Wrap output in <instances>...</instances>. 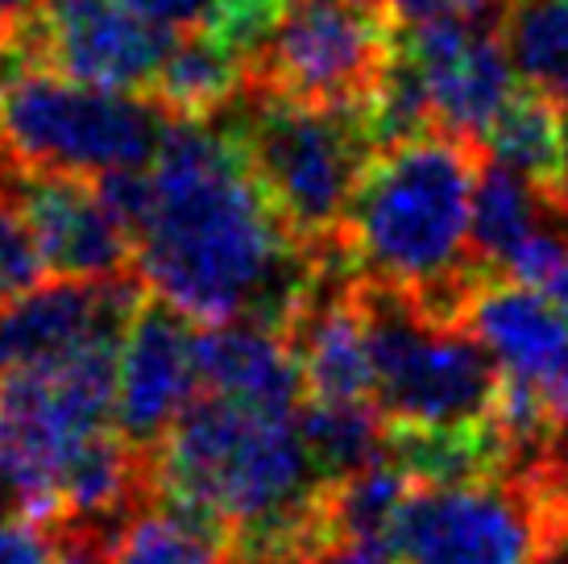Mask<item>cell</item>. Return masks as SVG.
<instances>
[{"instance_id": "obj_4", "label": "cell", "mask_w": 568, "mask_h": 564, "mask_svg": "<svg viewBox=\"0 0 568 564\" xmlns=\"http://www.w3.org/2000/svg\"><path fill=\"white\" fill-rule=\"evenodd\" d=\"M133 315H112L75 353L0 377V482L17 511L59 523L83 449L116 427V361Z\"/></svg>"}, {"instance_id": "obj_2", "label": "cell", "mask_w": 568, "mask_h": 564, "mask_svg": "<svg viewBox=\"0 0 568 564\" xmlns=\"http://www.w3.org/2000/svg\"><path fill=\"white\" fill-rule=\"evenodd\" d=\"M477 167V141L436 129L374 154L345 216L357 274L410 291L436 324H465L474 291L494 279L469 250Z\"/></svg>"}, {"instance_id": "obj_20", "label": "cell", "mask_w": 568, "mask_h": 564, "mask_svg": "<svg viewBox=\"0 0 568 564\" xmlns=\"http://www.w3.org/2000/svg\"><path fill=\"white\" fill-rule=\"evenodd\" d=\"M295 420L324 482H336L386 453L390 420L374 399H307Z\"/></svg>"}, {"instance_id": "obj_10", "label": "cell", "mask_w": 568, "mask_h": 564, "mask_svg": "<svg viewBox=\"0 0 568 564\" xmlns=\"http://www.w3.org/2000/svg\"><path fill=\"white\" fill-rule=\"evenodd\" d=\"M38 67L116 92H154L174 33L125 0H47L26 17Z\"/></svg>"}, {"instance_id": "obj_12", "label": "cell", "mask_w": 568, "mask_h": 564, "mask_svg": "<svg viewBox=\"0 0 568 564\" xmlns=\"http://www.w3.org/2000/svg\"><path fill=\"white\" fill-rule=\"evenodd\" d=\"M398 42L419 67L436 104V121L453 138L481 141L489 121L519 88L503 26L448 13L427 26L398 30Z\"/></svg>"}, {"instance_id": "obj_32", "label": "cell", "mask_w": 568, "mask_h": 564, "mask_svg": "<svg viewBox=\"0 0 568 564\" xmlns=\"http://www.w3.org/2000/svg\"><path fill=\"white\" fill-rule=\"evenodd\" d=\"M515 0H453V9L460 17H469V21H489V26H503L506 9H510Z\"/></svg>"}, {"instance_id": "obj_1", "label": "cell", "mask_w": 568, "mask_h": 564, "mask_svg": "<svg viewBox=\"0 0 568 564\" xmlns=\"http://www.w3.org/2000/svg\"><path fill=\"white\" fill-rule=\"evenodd\" d=\"M150 188V212L133 229V270L145 286L200 324L291 329L316 282V258L257 183L224 112L174 117Z\"/></svg>"}, {"instance_id": "obj_6", "label": "cell", "mask_w": 568, "mask_h": 564, "mask_svg": "<svg viewBox=\"0 0 568 564\" xmlns=\"http://www.w3.org/2000/svg\"><path fill=\"white\" fill-rule=\"evenodd\" d=\"M171 125L159 95L80 83L50 67H26L0 95V154L26 171L100 179L145 167Z\"/></svg>"}, {"instance_id": "obj_28", "label": "cell", "mask_w": 568, "mask_h": 564, "mask_svg": "<svg viewBox=\"0 0 568 564\" xmlns=\"http://www.w3.org/2000/svg\"><path fill=\"white\" fill-rule=\"evenodd\" d=\"M129 9H138L145 21H154L162 30L171 33H191V30H204L207 9L212 0H125Z\"/></svg>"}, {"instance_id": "obj_19", "label": "cell", "mask_w": 568, "mask_h": 564, "mask_svg": "<svg viewBox=\"0 0 568 564\" xmlns=\"http://www.w3.org/2000/svg\"><path fill=\"white\" fill-rule=\"evenodd\" d=\"M250 88V63L237 50L216 42L212 33H195L191 38H174L166 50L154 92L174 117H216L229 104H237L241 92Z\"/></svg>"}, {"instance_id": "obj_24", "label": "cell", "mask_w": 568, "mask_h": 564, "mask_svg": "<svg viewBox=\"0 0 568 564\" xmlns=\"http://www.w3.org/2000/svg\"><path fill=\"white\" fill-rule=\"evenodd\" d=\"M365 129H369V138L378 145V154L440 129L432 92H427L415 59L403 50V42H395V54H390V63L382 71L378 88L365 100Z\"/></svg>"}, {"instance_id": "obj_13", "label": "cell", "mask_w": 568, "mask_h": 564, "mask_svg": "<svg viewBox=\"0 0 568 564\" xmlns=\"http://www.w3.org/2000/svg\"><path fill=\"white\" fill-rule=\"evenodd\" d=\"M191 324V315L159 295L142 299L129 320L116 361V432L138 453H154L200 391Z\"/></svg>"}, {"instance_id": "obj_5", "label": "cell", "mask_w": 568, "mask_h": 564, "mask_svg": "<svg viewBox=\"0 0 568 564\" xmlns=\"http://www.w3.org/2000/svg\"><path fill=\"white\" fill-rule=\"evenodd\" d=\"M224 117L237 129L257 183L303 245L345 229L348 204L378 154L365 129V104H307L250 83Z\"/></svg>"}, {"instance_id": "obj_16", "label": "cell", "mask_w": 568, "mask_h": 564, "mask_svg": "<svg viewBox=\"0 0 568 564\" xmlns=\"http://www.w3.org/2000/svg\"><path fill=\"white\" fill-rule=\"evenodd\" d=\"M200 386L237 403L295 415L307 391L291 336L262 320H221L195 332Z\"/></svg>"}, {"instance_id": "obj_29", "label": "cell", "mask_w": 568, "mask_h": 564, "mask_svg": "<svg viewBox=\"0 0 568 564\" xmlns=\"http://www.w3.org/2000/svg\"><path fill=\"white\" fill-rule=\"evenodd\" d=\"M312 564H398V561L386 544H369V540H336V544L320 552Z\"/></svg>"}, {"instance_id": "obj_27", "label": "cell", "mask_w": 568, "mask_h": 564, "mask_svg": "<svg viewBox=\"0 0 568 564\" xmlns=\"http://www.w3.org/2000/svg\"><path fill=\"white\" fill-rule=\"evenodd\" d=\"M59 561V527L50 518L17 515L0 518V564H54Z\"/></svg>"}, {"instance_id": "obj_34", "label": "cell", "mask_w": 568, "mask_h": 564, "mask_svg": "<svg viewBox=\"0 0 568 564\" xmlns=\"http://www.w3.org/2000/svg\"><path fill=\"white\" fill-rule=\"evenodd\" d=\"M0 506H4V482H0Z\"/></svg>"}, {"instance_id": "obj_25", "label": "cell", "mask_w": 568, "mask_h": 564, "mask_svg": "<svg viewBox=\"0 0 568 564\" xmlns=\"http://www.w3.org/2000/svg\"><path fill=\"white\" fill-rule=\"evenodd\" d=\"M286 0H212L204 21V33L229 50H237L245 63H253L266 47L274 30L283 26Z\"/></svg>"}, {"instance_id": "obj_15", "label": "cell", "mask_w": 568, "mask_h": 564, "mask_svg": "<svg viewBox=\"0 0 568 564\" xmlns=\"http://www.w3.org/2000/svg\"><path fill=\"white\" fill-rule=\"evenodd\" d=\"M465 324L481 336L503 374L523 377L544 394L556 423L568 432V320L552 299L494 274L474 291Z\"/></svg>"}, {"instance_id": "obj_8", "label": "cell", "mask_w": 568, "mask_h": 564, "mask_svg": "<svg viewBox=\"0 0 568 564\" xmlns=\"http://www.w3.org/2000/svg\"><path fill=\"white\" fill-rule=\"evenodd\" d=\"M386 548L398 564H544L560 548L552 515L527 477L415 486Z\"/></svg>"}, {"instance_id": "obj_33", "label": "cell", "mask_w": 568, "mask_h": 564, "mask_svg": "<svg viewBox=\"0 0 568 564\" xmlns=\"http://www.w3.org/2000/svg\"><path fill=\"white\" fill-rule=\"evenodd\" d=\"M33 13V0H0V17L4 21H17V17Z\"/></svg>"}, {"instance_id": "obj_14", "label": "cell", "mask_w": 568, "mask_h": 564, "mask_svg": "<svg viewBox=\"0 0 568 564\" xmlns=\"http://www.w3.org/2000/svg\"><path fill=\"white\" fill-rule=\"evenodd\" d=\"M145 295L142 274L109 282L59 279L0 303V377L59 361L95 336L112 315H133Z\"/></svg>"}, {"instance_id": "obj_17", "label": "cell", "mask_w": 568, "mask_h": 564, "mask_svg": "<svg viewBox=\"0 0 568 564\" xmlns=\"http://www.w3.org/2000/svg\"><path fill=\"white\" fill-rule=\"evenodd\" d=\"M494 162H503L536 188L556 191L568 183V117L552 92L523 79L498 117L477 141Z\"/></svg>"}, {"instance_id": "obj_3", "label": "cell", "mask_w": 568, "mask_h": 564, "mask_svg": "<svg viewBox=\"0 0 568 564\" xmlns=\"http://www.w3.org/2000/svg\"><path fill=\"white\" fill-rule=\"evenodd\" d=\"M295 415L250 407L229 394H195L159 449L145 453L150 494L224 540L245 523L300 506L324 477Z\"/></svg>"}, {"instance_id": "obj_9", "label": "cell", "mask_w": 568, "mask_h": 564, "mask_svg": "<svg viewBox=\"0 0 568 564\" xmlns=\"http://www.w3.org/2000/svg\"><path fill=\"white\" fill-rule=\"evenodd\" d=\"M398 42V26L382 0H307L291 4L250 83L307 104H365Z\"/></svg>"}, {"instance_id": "obj_23", "label": "cell", "mask_w": 568, "mask_h": 564, "mask_svg": "<svg viewBox=\"0 0 568 564\" xmlns=\"http://www.w3.org/2000/svg\"><path fill=\"white\" fill-rule=\"evenodd\" d=\"M515 71L568 104V0H515L503 17Z\"/></svg>"}, {"instance_id": "obj_7", "label": "cell", "mask_w": 568, "mask_h": 564, "mask_svg": "<svg viewBox=\"0 0 568 564\" xmlns=\"http://www.w3.org/2000/svg\"><path fill=\"white\" fill-rule=\"evenodd\" d=\"M374 357V403L390 423L453 427L481 420L498 391V361L469 324H436L410 291L357 282Z\"/></svg>"}, {"instance_id": "obj_36", "label": "cell", "mask_w": 568, "mask_h": 564, "mask_svg": "<svg viewBox=\"0 0 568 564\" xmlns=\"http://www.w3.org/2000/svg\"><path fill=\"white\" fill-rule=\"evenodd\" d=\"M565 117H568V104H565Z\"/></svg>"}, {"instance_id": "obj_30", "label": "cell", "mask_w": 568, "mask_h": 564, "mask_svg": "<svg viewBox=\"0 0 568 564\" xmlns=\"http://www.w3.org/2000/svg\"><path fill=\"white\" fill-rule=\"evenodd\" d=\"M54 564H112L109 544H104L100 535L59 527V561Z\"/></svg>"}, {"instance_id": "obj_21", "label": "cell", "mask_w": 568, "mask_h": 564, "mask_svg": "<svg viewBox=\"0 0 568 564\" xmlns=\"http://www.w3.org/2000/svg\"><path fill=\"white\" fill-rule=\"evenodd\" d=\"M112 564H229V540L207 532L154 494L138 502L109 535Z\"/></svg>"}, {"instance_id": "obj_11", "label": "cell", "mask_w": 568, "mask_h": 564, "mask_svg": "<svg viewBox=\"0 0 568 564\" xmlns=\"http://www.w3.org/2000/svg\"><path fill=\"white\" fill-rule=\"evenodd\" d=\"M0 188L13 195L42 245L47 270L59 279L109 282L133 274V236L88 179L26 171L0 154Z\"/></svg>"}, {"instance_id": "obj_26", "label": "cell", "mask_w": 568, "mask_h": 564, "mask_svg": "<svg viewBox=\"0 0 568 564\" xmlns=\"http://www.w3.org/2000/svg\"><path fill=\"white\" fill-rule=\"evenodd\" d=\"M42 274H47L42 245L21 216V208L13 204V195L0 188V303L21 291H33Z\"/></svg>"}, {"instance_id": "obj_31", "label": "cell", "mask_w": 568, "mask_h": 564, "mask_svg": "<svg viewBox=\"0 0 568 564\" xmlns=\"http://www.w3.org/2000/svg\"><path fill=\"white\" fill-rule=\"evenodd\" d=\"M382 9L390 13V21H395L398 30L427 26V21H436V17L457 13V9H453V0H382Z\"/></svg>"}, {"instance_id": "obj_18", "label": "cell", "mask_w": 568, "mask_h": 564, "mask_svg": "<svg viewBox=\"0 0 568 564\" xmlns=\"http://www.w3.org/2000/svg\"><path fill=\"white\" fill-rule=\"evenodd\" d=\"M560 208L552 195L536 188L531 179L510 171L503 162L481 150V167H477L474 183V216H469V250L489 274H498L503 262L519 250L539 224H548Z\"/></svg>"}, {"instance_id": "obj_35", "label": "cell", "mask_w": 568, "mask_h": 564, "mask_svg": "<svg viewBox=\"0 0 568 564\" xmlns=\"http://www.w3.org/2000/svg\"><path fill=\"white\" fill-rule=\"evenodd\" d=\"M4 26H9V21H4V17H0V33H4Z\"/></svg>"}, {"instance_id": "obj_22", "label": "cell", "mask_w": 568, "mask_h": 564, "mask_svg": "<svg viewBox=\"0 0 568 564\" xmlns=\"http://www.w3.org/2000/svg\"><path fill=\"white\" fill-rule=\"evenodd\" d=\"M419 486L395 456L382 453L362 470L345 473L328 482V511L336 523L341 540H369V544H386V535L395 527L403 502L410 490Z\"/></svg>"}]
</instances>
